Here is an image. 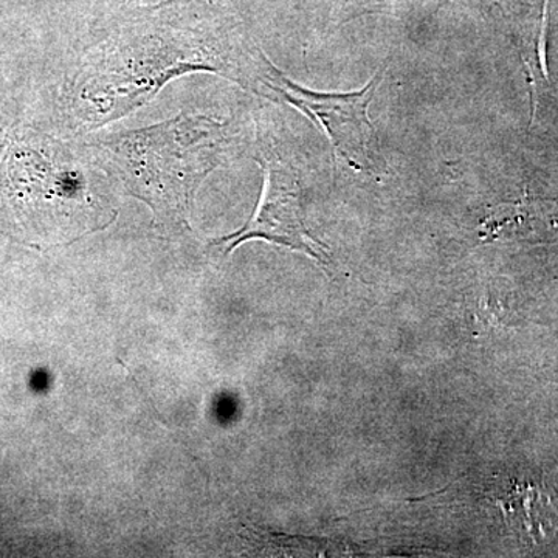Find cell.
Instances as JSON below:
<instances>
[{
  "label": "cell",
  "instance_id": "cell-4",
  "mask_svg": "<svg viewBox=\"0 0 558 558\" xmlns=\"http://www.w3.org/2000/svg\"><path fill=\"white\" fill-rule=\"evenodd\" d=\"M258 161L264 171L258 208L241 230L211 244L220 245L223 255H229L244 242L264 240L304 253L319 264H328V248L312 236L304 222L300 180L295 171L277 157H260Z\"/></svg>",
  "mask_w": 558,
  "mask_h": 558
},
{
  "label": "cell",
  "instance_id": "cell-1",
  "mask_svg": "<svg viewBox=\"0 0 558 558\" xmlns=\"http://www.w3.org/2000/svg\"><path fill=\"white\" fill-rule=\"evenodd\" d=\"M226 128L207 116H178L92 143L105 165L167 229L189 226L194 196L219 167Z\"/></svg>",
  "mask_w": 558,
  "mask_h": 558
},
{
  "label": "cell",
  "instance_id": "cell-3",
  "mask_svg": "<svg viewBox=\"0 0 558 558\" xmlns=\"http://www.w3.org/2000/svg\"><path fill=\"white\" fill-rule=\"evenodd\" d=\"M385 73L387 69H381L362 90L352 94H319L293 83L271 64L266 54L259 53L255 69V89H258L259 84L264 97H275L303 110L326 132L341 159L360 171L371 167L373 123L368 108Z\"/></svg>",
  "mask_w": 558,
  "mask_h": 558
},
{
  "label": "cell",
  "instance_id": "cell-2",
  "mask_svg": "<svg viewBox=\"0 0 558 558\" xmlns=\"http://www.w3.org/2000/svg\"><path fill=\"white\" fill-rule=\"evenodd\" d=\"M259 51L222 50L204 43H117L92 50L73 84L83 123L101 126L146 105L168 83L213 72L252 87Z\"/></svg>",
  "mask_w": 558,
  "mask_h": 558
}]
</instances>
